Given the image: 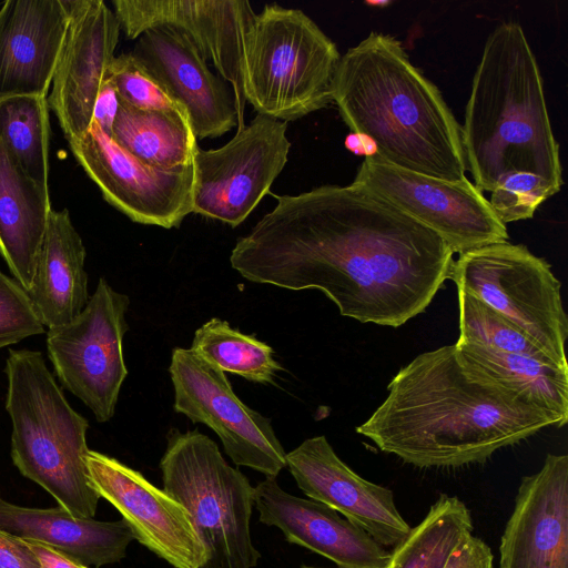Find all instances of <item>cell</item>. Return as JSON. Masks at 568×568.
Here are the masks:
<instances>
[{"mask_svg":"<svg viewBox=\"0 0 568 568\" xmlns=\"http://www.w3.org/2000/svg\"><path fill=\"white\" fill-rule=\"evenodd\" d=\"M453 255L437 233L352 182L276 196L230 262L251 282L318 290L342 316L399 327L429 306Z\"/></svg>","mask_w":568,"mask_h":568,"instance_id":"obj_1","label":"cell"},{"mask_svg":"<svg viewBox=\"0 0 568 568\" xmlns=\"http://www.w3.org/2000/svg\"><path fill=\"white\" fill-rule=\"evenodd\" d=\"M387 392L356 432L419 468L483 463L548 426L567 424L491 379L455 345L416 356Z\"/></svg>","mask_w":568,"mask_h":568,"instance_id":"obj_2","label":"cell"},{"mask_svg":"<svg viewBox=\"0 0 568 568\" xmlns=\"http://www.w3.org/2000/svg\"><path fill=\"white\" fill-rule=\"evenodd\" d=\"M474 185L507 223L527 220L562 186L555 139L536 57L517 22L488 36L460 126Z\"/></svg>","mask_w":568,"mask_h":568,"instance_id":"obj_3","label":"cell"},{"mask_svg":"<svg viewBox=\"0 0 568 568\" xmlns=\"http://www.w3.org/2000/svg\"><path fill=\"white\" fill-rule=\"evenodd\" d=\"M333 102L382 162L446 181L467 178L457 120L393 36L373 31L341 55Z\"/></svg>","mask_w":568,"mask_h":568,"instance_id":"obj_4","label":"cell"},{"mask_svg":"<svg viewBox=\"0 0 568 568\" xmlns=\"http://www.w3.org/2000/svg\"><path fill=\"white\" fill-rule=\"evenodd\" d=\"M4 372L13 464L72 516L93 518L100 496L85 464L88 420L71 407L41 352L11 349Z\"/></svg>","mask_w":568,"mask_h":568,"instance_id":"obj_5","label":"cell"},{"mask_svg":"<svg viewBox=\"0 0 568 568\" xmlns=\"http://www.w3.org/2000/svg\"><path fill=\"white\" fill-rule=\"evenodd\" d=\"M339 60L336 44L302 10L266 4L245 41V101L283 122L308 115L333 102Z\"/></svg>","mask_w":568,"mask_h":568,"instance_id":"obj_6","label":"cell"},{"mask_svg":"<svg viewBox=\"0 0 568 568\" xmlns=\"http://www.w3.org/2000/svg\"><path fill=\"white\" fill-rule=\"evenodd\" d=\"M163 489L190 513L205 550L200 568H255L250 520L254 487L197 429H171L160 462Z\"/></svg>","mask_w":568,"mask_h":568,"instance_id":"obj_7","label":"cell"},{"mask_svg":"<svg viewBox=\"0 0 568 568\" xmlns=\"http://www.w3.org/2000/svg\"><path fill=\"white\" fill-rule=\"evenodd\" d=\"M463 290L527 334L561 368L568 369V320L561 283L550 265L523 244L493 243L460 253L449 277Z\"/></svg>","mask_w":568,"mask_h":568,"instance_id":"obj_8","label":"cell"},{"mask_svg":"<svg viewBox=\"0 0 568 568\" xmlns=\"http://www.w3.org/2000/svg\"><path fill=\"white\" fill-rule=\"evenodd\" d=\"M129 305V296L101 277L83 311L47 332V351L59 381L100 423L113 417L128 376L122 345Z\"/></svg>","mask_w":568,"mask_h":568,"instance_id":"obj_9","label":"cell"},{"mask_svg":"<svg viewBox=\"0 0 568 568\" xmlns=\"http://www.w3.org/2000/svg\"><path fill=\"white\" fill-rule=\"evenodd\" d=\"M286 130L287 122L257 114L223 146L197 148L192 213L239 226L288 160Z\"/></svg>","mask_w":568,"mask_h":568,"instance_id":"obj_10","label":"cell"},{"mask_svg":"<svg viewBox=\"0 0 568 568\" xmlns=\"http://www.w3.org/2000/svg\"><path fill=\"white\" fill-rule=\"evenodd\" d=\"M353 183L437 233L453 253L508 241L507 227L467 178L446 181L365 158Z\"/></svg>","mask_w":568,"mask_h":568,"instance_id":"obj_11","label":"cell"},{"mask_svg":"<svg viewBox=\"0 0 568 568\" xmlns=\"http://www.w3.org/2000/svg\"><path fill=\"white\" fill-rule=\"evenodd\" d=\"M169 371L175 412L210 427L236 466L276 478L286 467V453L271 419L235 395L225 373L181 347L173 349Z\"/></svg>","mask_w":568,"mask_h":568,"instance_id":"obj_12","label":"cell"},{"mask_svg":"<svg viewBox=\"0 0 568 568\" xmlns=\"http://www.w3.org/2000/svg\"><path fill=\"white\" fill-rule=\"evenodd\" d=\"M69 146L103 199L131 221L172 229L192 213L194 163L175 170L152 168L122 149L94 122Z\"/></svg>","mask_w":568,"mask_h":568,"instance_id":"obj_13","label":"cell"},{"mask_svg":"<svg viewBox=\"0 0 568 568\" xmlns=\"http://www.w3.org/2000/svg\"><path fill=\"white\" fill-rule=\"evenodd\" d=\"M112 4L129 39H138L155 27H170L183 33L231 85L237 129L244 126L243 54L256 16L247 0H113Z\"/></svg>","mask_w":568,"mask_h":568,"instance_id":"obj_14","label":"cell"},{"mask_svg":"<svg viewBox=\"0 0 568 568\" xmlns=\"http://www.w3.org/2000/svg\"><path fill=\"white\" fill-rule=\"evenodd\" d=\"M85 464L91 486L118 509L134 539L174 568L204 564V547L180 501L113 457L89 450Z\"/></svg>","mask_w":568,"mask_h":568,"instance_id":"obj_15","label":"cell"},{"mask_svg":"<svg viewBox=\"0 0 568 568\" xmlns=\"http://www.w3.org/2000/svg\"><path fill=\"white\" fill-rule=\"evenodd\" d=\"M65 6L69 23L47 100L71 143L91 126L94 102L115 57L121 28L102 0H65Z\"/></svg>","mask_w":568,"mask_h":568,"instance_id":"obj_16","label":"cell"},{"mask_svg":"<svg viewBox=\"0 0 568 568\" xmlns=\"http://www.w3.org/2000/svg\"><path fill=\"white\" fill-rule=\"evenodd\" d=\"M285 460L310 499L336 510L385 548L393 549L408 536L412 527L397 510L393 491L351 469L325 436L305 439L286 453Z\"/></svg>","mask_w":568,"mask_h":568,"instance_id":"obj_17","label":"cell"},{"mask_svg":"<svg viewBox=\"0 0 568 568\" xmlns=\"http://www.w3.org/2000/svg\"><path fill=\"white\" fill-rule=\"evenodd\" d=\"M132 54L184 109L196 139L217 138L237 126L232 88L183 33L170 27L148 29Z\"/></svg>","mask_w":568,"mask_h":568,"instance_id":"obj_18","label":"cell"},{"mask_svg":"<svg viewBox=\"0 0 568 568\" xmlns=\"http://www.w3.org/2000/svg\"><path fill=\"white\" fill-rule=\"evenodd\" d=\"M499 568H568V456L548 454L521 478L499 546Z\"/></svg>","mask_w":568,"mask_h":568,"instance_id":"obj_19","label":"cell"},{"mask_svg":"<svg viewBox=\"0 0 568 568\" xmlns=\"http://www.w3.org/2000/svg\"><path fill=\"white\" fill-rule=\"evenodd\" d=\"M258 520L285 539L332 560L337 568H387L390 551L336 510L296 497L266 477L254 487Z\"/></svg>","mask_w":568,"mask_h":568,"instance_id":"obj_20","label":"cell"},{"mask_svg":"<svg viewBox=\"0 0 568 568\" xmlns=\"http://www.w3.org/2000/svg\"><path fill=\"white\" fill-rule=\"evenodd\" d=\"M69 23L65 0H7L0 8V100L48 97Z\"/></svg>","mask_w":568,"mask_h":568,"instance_id":"obj_21","label":"cell"},{"mask_svg":"<svg viewBox=\"0 0 568 568\" xmlns=\"http://www.w3.org/2000/svg\"><path fill=\"white\" fill-rule=\"evenodd\" d=\"M0 529L69 555L85 566L118 562L126 555L133 534L123 519L78 518L61 506L30 508L0 498Z\"/></svg>","mask_w":568,"mask_h":568,"instance_id":"obj_22","label":"cell"},{"mask_svg":"<svg viewBox=\"0 0 568 568\" xmlns=\"http://www.w3.org/2000/svg\"><path fill=\"white\" fill-rule=\"evenodd\" d=\"M85 247L67 209H52L27 291L34 311L49 328L71 322L89 301Z\"/></svg>","mask_w":568,"mask_h":568,"instance_id":"obj_23","label":"cell"},{"mask_svg":"<svg viewBox=\"0 0 568 568\" xmlns=\"http://www.w3.org/2000/svg\"><path fill=\"white\" fill-rule=\"evenodd\" d=\"M52 209L48 186L30 179L0 139V255L26 291Z\"/></svg>","mask_w":568,"mask_h":568,"instance_id":"obj_24","label":"cell"},{"mask_svg":"<svg viewBox=\"0 0 568 568\" xmlns=\"http://www.w3.org/2000/svg\"><path fill=\"white\" fill-rule=\"evenodd\" d=\"M111 138L143 163L160 170L193 163L199 148L184 111L139 110L123 103Z\"/></svg>","mask_w":568,"mask_h":568,"instance_id":"obj_25","label":"cell"},{"mask_svg":"<svg viewBox=\"0 0 568 568\" xmlns=\"http://www.w3.org/2000/svg\"><path fill=\"white\" fill-rule=\"evenodd\" d=\"M460 355L525 402L568 422V369L529 356L457 341Z\"/></svg>","mask_w":568,"mask_h":568,"instance_id":"obj_26","label":"cell"},{"mask_svg":"<svg viewBox=\"0 0 568 568\" xmlns=\"http://www.w3.org/2000/svg\"><path fill=\"white\" fill-rule=\"evenodd\" d=\"M473 529L467 506L456 496L442 494L424 519L390 550L387 568H444L452 551Z\"/></svg>","mask_w":568,"mask_h":568,"instance_id":"obj_27","label":"cell"},{"mask_svg":"<svg viewBox=\"0 0 568 568\" xmlns=\"http://www.w3.org/2000/svg\"><path fill=\"white\" fill-rule=\"evenodd\" d=\"M48 97L0 100V139L22 171L48 186L50 120Z\"/></svg>","mask_w":568,"mask_h":568,"instance_id":"obj_28","label":"cell"},{"mask_svg":"<svg viewBox=\"0 0 568 568\" xmlns=\"http://www.w3.org/2000/svg\"><path fill=\"white\" fill-rule=\"evenodd\" d=\"M191 349L222 372L255 383H273L282 369L270 345L254 335L232 328L226 321L217 317L195 331Z\"/></svg>","mask_w":568,"mask_h":568,"instance_id":"obj_29","label":"cell"},{"mask_svg":"<svg viewBox=\"0 0 568 568\" xmlns=\"http://www.w3.org/2000/svg\"><path fill=\"white\" fill-rule=\"evenodd\" d=\"M457 293L459 310L457 341L478 344L499 352L520 354L556 365L527 334L499 313L463 290H457Z\"/></svg>","mask_w":568,"mask_h":568,"instance_id":"obj_30","label":"cell"},{"mask_svg":"<svg viewBox=\"0 0 568 568\" xmlns=\"http://www.w3.org/2000/svg\"><path fill=\"white\" fill-rule=\"evenodd\" d=\"M108 73L125 105L139 110L184 111L132 52L114 57Z\"/></svg>","mask_w":568,"mask_h":568,"instance_id":"obj_31","label":"cell"},{"mask_svg":"<svg viewBox=\"0 0 568 568\" xmlns=\"http://www.w3.org/2000/svg\"><path fill=\"white\" fill-rule=\"evenodd\" d=\"M44 333L27 291L0 271V348Z\"/></svg>","mask_w":568,"mask_h":568,"instance_id":"obj_32","label":"cell"},{"mask_svg":"<svg viewBox=\"0 0 568 568\" xmlns=\"http://www.w3.org/2000/svg\"><path fill=\"white\" fill-rule=\"evenodd\" d=\"M493 559L489 546L471 534L452 551L444 568H493Z\"/></svg>","mask_w":568,"mask_h":568,"instance_id":"obj_33","label":"cell"},{"mask_svg":"<svg viewBox=\"0 0 568 568\" xmlns=\"http://www.w3.org/2000/svg\"><path fill=\"white\" fill-rule=\"evenodd\" d=\"M0 568H40L27 540L0 529Z\"/></svg>","mask_w":568,"mask_h":568,"instance_id":"obj_34","label":"cell"},{"mask_svg":"<svg viewBox=\"0 0 568 568\" xmlns=\"http://www.w3.org/2000/svg\"><path fill=\"white\" fill-rule=\"evenodd\" d=\"M120 106L121 100L108 73L94 102L92 122L110 138L112 136L113 124Z\"/></svg>","mask_w":568,"mask_h":568,"instance_id":"obj_35","label":"cell"},{"mask_svg":"<svg viewBox=\"0 0 568 568\" xmlns=\"http://www.w3.org/2000/svg\"><path fill=\"white\" fill-rule=\"evenodd\" d=\"M28 544L38 557L40 568H89V566L50 546L37 541H28Z\"/></svg>","mask_w":568,"mask_h":568,"instance_id":"obj_36","label":"cell"},{"mask_svg":"<svg viewBox=\"0 0 568 568\" xmlns=\"http://www.w3.org/2000/svg\"><path fill=\"white\" fill-rule=\"evenodd\" d=\"M345 146L357 155H366L363 138L356 133H351L346 136Z\"/></svg>","mask_w":568,"mask_h":568,"instance_id":"obj_37","label":"cell"},{"mask_svg":"<svg viewBox=\"0 0 568 568\" xmlns=\"http://www.w3.org/2000/svg\"><path fill=\"white\" fill-rule=\"evenodd\" d=\"M302 568H317V567H310V566H304Z\"/></svg>","mask_w":568,"mask_h":568,"instance_id":"obj_38","label":"cell"}]
</instances>
